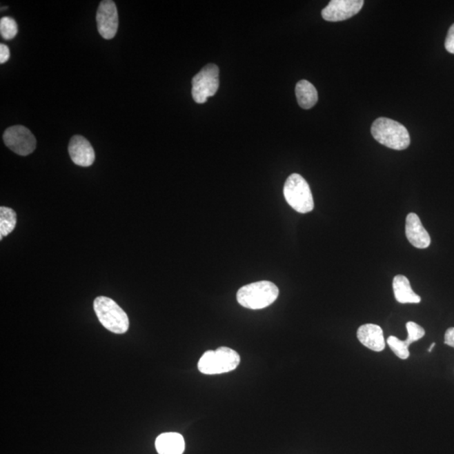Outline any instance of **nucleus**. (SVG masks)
<instances>
[{
  "instance_id": "nucleus-1",
  "label": "nucleus",
  "mask_w": 454,
  "mask_h": 454,
  "mask_svg": "<svg viewBox=\"0 0 454 454\" xmlns=\"http://www.w3.org/2000/svg\"><path fill=\"white\" fill-rule=\"evenodd\" d=\"M371 133L380 144L397 151L409 147L410 134L405 126L391 119L380 117L373 123Z\"/></svg>"
},
{
  "instance_id": "nucleus-2",
  "label": "nucleus",
  "mask_w": 454,
  "mask_h": 454,
  "mask_svg": "<svg viewBox=\"0 0 454 454\" xmlns=\"http://www.w3.org/2000/svg\"><path fill=\"white\" fill-rule=\"evenodd\" d=\"M279 288L269 281L247 284L238 290L237 299L241 306L251 310H260L274 303L279 296Z\"/></svg>"
},
{
  "instance_id": "nucleus-3",
  "label": "nucleus",
  "mask_w": 454,
  "mask_h": 454,
  "mask_svg": "<svg viewBox=\"0 0 454 454\" xmlns=\"http://www.w3.org/2000/svg\"><path fill=\"white\" fill-rule=\"evenodd\" d=\"M240 362V355L236 351L232 348L221 347L204 353L199 361L198 368L204 375H221L235 371Z\"/></svg>"
},
{
  "instance_id": "nucleus-4",
  "label": "nucleus",
  "mask_w": 454,
  "mask_h": 454,
  "mask_svg": "<svg viewBox=\"0 0 454 454\" xmlns=\"http://www.w3.org/2000/svg\"><path fill=\"white\" fill-rule=\"evenodd\" d=\"M94 310L103 328L115 334H124L129 329V318L113 299L99 296L95 299Z\"/></svg>"
},
{
  "instance_id": "nucleus-5",
  "label": "nucleus",
  "mask_w": 454,
  "mask_h": 454,
  "mask_svg": "<svg viewBox=\"0 0 454 454\" xmlns=\"http://www.w3.org/2000/svg\"><path fill=\"white\" fill-rule=\"evenodd\" d=\"M286 201L299 213L306 214L314 209V199L309 184L302 175H291L284 187Z\"/></svg>"
},
{
  "instance_id": "nucleus-6",
  "label": "nucleus",
  "mask_w": 454,
  "mask_h": 454,
  "mask_svg": "<svg viewBox=\"0 0 454 454\" xmlns=\"http://www.w3.org/2000/svg\"><path fill=\"white\" fill-rule=\"evenodd\" d=\"M219 88V68L208 64L192 79V96L197 103H204L213 97Z\"/></svg>"
},
{
  "instance_id": "nucleus-7",
  "label": "nucleus",
  "mask_w": 454,
  "mask_h": 454,
  "mask_svg": "<svg viewBox=\"0 0 454 454\" xmlns=\"http://www.w3.org/2000/svg\"><path fill=\"white\" fill-rule=\"evenodd\" d=\"M3 138L7 147L18 155H29L37 148L36 137L23 126L10 127L3 133Z\"/></svg>"
},
{
  "instance_id": "nucleus-8",
  "label": "nucleus",
  "mask_w": 454,
  "mask_h": 454,
  "mask_svg": "<svg viewBox=\"0 0 454 454\" xmlns=\"http://www.w3.org/2000/svg\"><path fill=\"white\" fill-rule=\"evenodd\" d=\"M96 21L99 32L103 39H113L118 30L119 17L117 6L112 0H103L99 3Z\"/></svg>"
},
{
  "instance_id": "nucleus-9",
  "label": "nucleus",
  "mask_w": 454,
  "mask_h": 454,
  "mask_svg": "<svg viewBox=\"0 0 454 454\" xmlns=\"http://www.w3.org/2000/svg\"><path fill=\"white\" fill-rule=\"evenodd\" d=\"M364 3L362 0H332L323 9L322 15L325 21L330 22L346 21L359 13Z\"/></svg>"
},
{
  "instance_id": "nucleus-10",
  "label": "nucleus",
  "mask_w": 454,
  "mask_h": 454,
  "mask_svg": "<svg viewBox=\"0 0 454 454\" xmlns=\"http://www.w3.org/2000/svg\"><path fill=\"white\" fill-rule=\"evenodd\" d=\"M68 152L72 161L78 166L90 167L94 164L95 150L90 142L82 136H75L71 138Z\"/></svg>"
},
{
  "instance_id": "nucleus-11",
  "label": "nucleus",
  "mask_w": 454,
  "mask_h": 454,
  "mask_svg": "<svg viewBox=\"0 0 454 454\" xmlns=\"http://www.w3.org/2000/svg\"><path fill=\"white\" fill-rule=\"evenodd\" d=\"M406 235L413 247L428 248L431 245L430 235L422 224L420 218L415 213L408 214L406 221Z\"/></svg>"
},
{
  "instance_id": "nucleus-12",
  "label": "nucleus",
  "mask_w": 454,
  "mask_h": 454,
  "mask_svg": "<svg viewBox=\"0 0 454 454\" xmlns=\"http://www.w3.org/2000/svg\"><path fill=\"white\" fill-rule=\"evenodd\" d=\"M357 337L362 344L372 351L381 352L386 348L383 330L378 325L361 326L357 330Z\"/></svg>"
},
{
  "instance_id": "nucleus-13",
  "label": "nucleus",
  "mask_w": 454,
  "mask_h": 454,
  "mask_svg": "<svg viewBox=\"0 0 454 454\" xmlns=\"http://www.w3.org/2000/svg\"><path fill=\"white\" fill-rule=\"evenodd\" d=\"M155 446L159 454H183L186 442L179 433H166L157 437Z\"/></svg>"
},
{
  "instance_id": "nucleus-14",
  "label": "nucleus",
  "mask_w": 454,
  "mask_h": 454,
  "mask_svg": "<svg viewBox=\"0 0 454 454\" xmlns=\"http://www.w3.org/2000/svg\"><path fill=\"white\" fill-rule=\"evenodd\" d=\"M393 290L396 301L401 304H418L421 297L415 294L406 276L396 275L393 280Z\"/></svg>"
},
{
  "instance_id": "nucleus-15",
  "label": "nucleus",
  "mask_w": 454,
  "mask_h": 454,
  "mask_svg": "<svg viewBox=\"0 0 454 454\" xmlns=\"http://www.w3.org/2000/svg\"><path fill=\"white\" fill-rule=\"evenodd\" d=\"M295 95L299 106L305 110L315 106L318 101L317 88L309 81L302 80L296 84Z\"/></svg>"
},
{
  "instance_id": "nucleus-16",
  "label": "nucleus",
  "mask_w": 454,
  "mask_h": 454,
  "mask_svg": "<svg viewBox=\"0 0 454 454\" xmlns=\"http://www.w3.org/2000/svg\"><path fill=\"white\" fill-rule=\"evenodd\" d=\"M17 213L10 208L0 207V239L12 233L17 226Z\"/></svg>"
},
{
  "instance_id": "nucleus-17",
  "label": "nucleus",
  "mask_w": 454,
  "mask_h": 454,
  "mask_svg": "<svg viewBox=\"0 0 454 454\" xmlns=\"http://www.w3.org/2000/svg\"><path fill=\"white\" fill-rule=\"evenodd\" d=\"M0 34L6 41L12 40L18 34V26L13 18L6 17L0 20Z\"/></svg>"
},
{
  "instance_id": "nucleus-18",
  "label": "nucleus",
  "mask_w": 454,
  "mask_h": 454,
  "mask_svg": "<svg viewBox=\"0 0 454 454\" xmlns=\"http://www.w3.org/2000/svg\"><path fill=\"white\" fill-rule=\"evenodd\" d=\"M387 344L399 359H407L409 357V346L406 344L405 341H402L396 337L391 336L387 339Z\"/></svg>"
},
{
  "instance_id": "nucleus-19",
  "label": "nucleus",
  "mask_w": 454,
  "mask_h": 454,
  "mask_svg": "<svg viewBox=\"0 0 454 454\" xmlns=\"http://www.w3.org/2000/svg\"><path fill=\"white\" fill-rule=\"evenodd\" d=\"M406 329L408 332V337L405 340L406 344L409 346L413 344V342L422 339L425 336V330L422 328L420 325L413 322L406 323Z\"/></svg>"
},
{
  "instance_id": "nucleus-20",
  "label": "nucleus",
  "mask_w": 454,
  "mask_h": 454,
  "mask_svg": "<svg viewBox=\"0 0 454 454\" xmlns=\"http://www.w3.org/2000/svg\"><path fill=\"white\" fill-rule=\"evenodd\" d=\"M445 48L448 52L454 54V24L448 30L445 41Z\"/></svg>"
},
{
  "instance_id": "nucleus-21",
  "label": "nucleus",
  "mask_w": 454,
  "mask_h": 454,
  "mask_svg": "<svg viewBox=\"0 0 454 454\" xmlns=\"http://www.w3.org/2000/svg\"><path fill=\"white\" fill-rule=\"evenodd\" d=\"M10 57V48L5 44H0V63H6Z\"/></svg>"
},
{
  "instance_id": "nucleus-22",
  "label": "nucleus",
  "mask_w": 454,
  "mask_h": 454,
  "mask_svg": "<svg viewBox=\"0 0 454 454\" xmlns=\"http://www.w3.org/2000/svg\"><path fill=\"white\" fill-rule=\"evenodd\" d=\"M444 344L454 348V328H450L446 330Z\"/></svg>"
},
{
  "instance_id": "nucleus-23",
  "label": "nucleus",
  "mask_w": 454,
  "mask_h": 454,
  "mask_svg": "<svg viewBox=\"0 0 454 454\" xmlns=\"http://www.w3.org/2000/svg\"><path fill=\"white\" fill-rule=\"evenodd\" d=\"M435 345H436V344H435V342H433V344H432V346H431V347H430L429 349H428V352H429V353H431V352L433 351V348L435 347Z\"/></svg>"
}]
</instances>
